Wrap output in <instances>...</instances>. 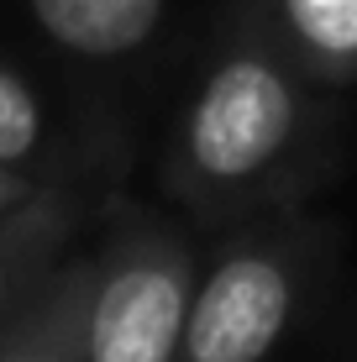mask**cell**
<instances>
[{
  "mask_svg": "<svg viewBox=\"0 0 357 362\" xmlns=\"http://www.w3.org/2000/svg\"><path fill=\"white\" fill-rule=\"evenodd\" d=\"M336 163L331 84L279 47L252 0L226 16L163 153V189L194 226L305 205Z\"/></svg>",
  "mask_w": 357,
  "mask_h": 362,
  "instance_id": "cell-1",
  "label": "cell"
},
{
  "mask_svg": "<svg viewBox=\"0 0 357 362\" xmlns=\"http://www.w3.org/2000/svg\"><path fill=\"white\" fill-rule=\"evenodd\" d=\"M336 263V231L305 205L226 226L194 273L179 362H268Z\"/></svg>",
  "mask_w": 357,
  "mask_h": 362,
  "instance_id": "cell-2",
  "label": "cell"
},
{
  "mask_svg": "<svg viewBox=\"0 0 357 362\" xmlns=\"http://www.w3.org/2000/svg\"><path fill=\"white\" fill-rule=\"evenodd\" d=\"M200 257L153 210H116L95 242L79 362H179Z\"/></svg>",
  "mask_w": 357,
  "mask_h": 362,
  "instance_id": "cell-3",
  "label": "cell"
},
{
  "mask_svg": "<svg viewBox=\"0 0 357 362\" xmlns=\"http://www.w3.org/2000/svg\"><path fill=\"white\" fill-rule=\"evenodd\" d=\"M95 284V247H69L42 284L0 320V362H79Z\"/></svg>",
  "mask_w": 357,
  "mask_h": 362,
  "instance_id": "cell-4",
  "label": "cell"
},
{
  "mask_svg": "<svg viewBox=\"0 0 357 362\" xmlns=\"http://www.w3.org/2000/svg\"><path fill=\"white\" fill-rule=\"evenodd\" d=\"M79 226H84V194L74 179H47L27 205H16L0 221V320L74 247Z\"/></svg>",
  "mask_w": 357,
  "mask_h": 362,
  "instance_id": "cell-5",
  "label": "cell"
},
{
  "mask_svg": "<svg viewBox=\"0 0 357 362\" xmlns=\"http://www.w3.org/2000/svg\"><path fill=\"white\" fill-rule=\"evenodd\" d=\"M27 16L79 64H127L168 21V0H27Z\"/></svg>",
  "mask_w": 357,
  "mask_h": 362,
  "instance_id": "cell-6",
  "label": "cell"
},
{
  "mask_svg": "<svg viewBox=\"0 0 357 362\" xmlns=\"http://www.w3.org/2000/svg\"><path fill=\"white\" fill-rule=\"evenodd\" d=\"M252 11L321 84H357V0H252Z\"/></svg>",
  "mask_w": 357,
  "mask_h": 362,
  "instance_id": "cell-7",
  "label": "cell"
},
{
  "mask_svg": "<svg viewBox=\"0 0 357 362\" xmlns=\"http://www.w3.org/2000/svg\"><path fill=\"white\" fill-rule=\"evenodd\" d=\"M47 147H53V132H47L42 95H37V84L27 74H16L0 58V163L42 173Z\"/></svg>",
  "mask_w": 357,
  "mask_h": 362,
  "instance_id": "cell-8",
  "label": "cell"
},
{
  "mask_svg": "<svg viewBox=\"0 0 357 362\" xmlns=\"http://www.w3.org/2000/svg\"><path fill=\"white\" fill-rule=\"evenodd\" d=\"M47 179H58V173H37V168H16V163H0V221L11 216L16 205H27V199L42 189Z\"/></svg>",
  "mask_w": 357,
  "mask_h": 362,
  "instance_id": "cell-9",
  "label": "cell"
}]
</instances>
